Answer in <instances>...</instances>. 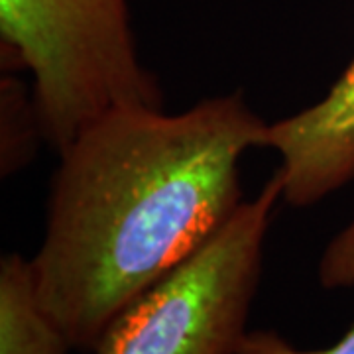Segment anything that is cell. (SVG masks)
<instances>
[{"label":"cell","instance_id":"5","mask_svg":"<svg viewBox=\"0 0 354 354\" xmlns=\"http://www.w3.org/2000/svg\"><path fill=\"white\" fill-rule=\"evenodd\" d=\"M62 329L39 305L32 262L20 254L0 260V354H67Z\"/></svg>","mask_w":354,"mask_h":354},{"label":"cell","instance_id":"4","mask_svg":"<svg viewBox=\"0 0 354 354\" xmlns=\"http://www.w3.org/2000/svg\"><path fill=\"white\" fill-rule=\"evenodd\" d=\"M283 199L309 207L354 177V62L315 104L270 124Z\"/></svg>","mask_w":354,"mask_h":354},{"label":"cell","instance_id":"3","mask_svg":"<svg viewBox=\"0 0 354 354\" xmlns=\"http://www.w3.org/2000/svg\"><path fill=\"white\" fill-rule=\"evenodd\" d=\"M279 199L276 171L203 248L114 317L95 354H239Z\"/></svg>","mask_w":354,"mask_h":354},{"label":"cell","instance_id":"2","mask_svg":"<svg viewBox=\"0 0 354 354\" xmlns=\"http://www.w3.org/2000/svg\"><path fill=\"white\" fill-rule=\"evenodd\" d=\"M0 38L34 77L38 130L57 153L109 111L162 109L128 0H0Z\"/></svg>","mask_w":354,"mask_h":354},{"label":"cell","instance_id":"6","mask_svg":"<svg viewBox=\"0 0 354 354\" xmlns=\"http://www.w3.org/2000/svg\"><path fill=\"white\" fill-rule=\"evenodd\" d=\"M319 281L327 290L354 286V218L321 256ZM239 354H354V327L337 344L317 351L297 348L276 330H252L244 337Z\"/></svg>","mask_w":354,"mask_h":354},{"label":"cell","instance_id":"1","mask_svg":"<svg viewBox=\"0 0 354 354\" xmlns=\"http://www.w3.org/2000/svg\"><path fill=\"white\" fill-rule=\"evenodd\" d=\"M268 136L234 93L177 114L120 106L65 146L30 262L71 348L95 353L114 317L227 225L244 203L242 156Z\"/></svg>","mask_w":354,"mask_h":354}]
</instances>
